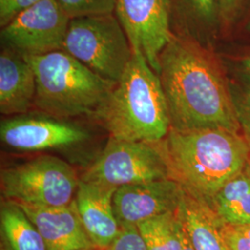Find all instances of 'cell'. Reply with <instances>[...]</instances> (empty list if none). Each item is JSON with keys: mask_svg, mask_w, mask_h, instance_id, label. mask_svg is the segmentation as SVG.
<instances>
[{"mask_svg": "<svg viewBox=\"0 0 250 250\" xmlns=\"http://www.w3.org/2000/svg\"><path fill=\"white\" fill-rule=\"evenodd\" d=\"M117 188L80 179L75 194L81 221L95 247L106 250L121 231L113 207Z\"/></svg>", "mask_w": 250, "mask_h": 250, "instance_id": "7c38bea8", "label": "cell"}, {"mask_svg": "<svg viewBox=\"0 0 250 250\" xmlns=\"http://www.w3.org/2000/svg\"><path fill=\"white\" fill-rule=\"evenodd\" d=\"M41 0H0V26L4 27L19 13Z\"/></svg>", "mask_w": 250, "mask_h": 250, "instance_id": "cb8c5ba5", "label": "cell"}, {"mask_svg": "<svg viewBox=\"0 0 250 250\" xmlns=\"http://www.w3.org/2000/svg\"><path fill=\"white\" fill-rule=\"evenodd\" d=\"M0 223L9 250H47L36 225L17 203L7 200L1 204Z\"/></svg>", "mask_w": 250, "mask_h": 250, "instance_id": "ac0fdd59", "label": "cell"}, {"mask_svg": "<svg viewBox=\"0 0 250 250\" xmlns=\"http://www.w3.org/2000/svg\"><path fill=\"white\" fill-rule=\"evenodd\" d=\"M178 215L194 250H229L222 232L223 222L208 204L186 193Z\"/></svg>", "mask_w": 250, "mask_h": 250, "instance_id": "2e32d148", "label": "cell"}, {"mask_svg": "<svg viewBox=\"0 0 250 250\" xmlns=\"http://www.w3.org/2000/svg\"><path fill=\"white\" fill-rule=\"evenodd\" d=\"M117 0H57L71 19L115 13Z\"/></svg>", "mask_w": 250, "mask_h": 250, "instance_id": "44dd1931", "label": "cell"}, {"mask_svg": "<svg viewBox=\"0 0 250 250\" xmlns=\"http://www.w3.org/2000/svg\"><path fill=\"white\" fill-rule=\"evenodd\" d=\"M161 145L169 177L209 207L219 190L247 168L250 158L247 138L224 128H170Z\"/></svg>", "mask_w": 250, "mask_h": 250, "instance_id": "7a4b0ae2", "label": "cell"}, {"mask_svg": "<svg viewBox=\"0 0 250 250\" xmlns=\"http://www.w3.org/2000/svg\"><path fill=\"white\" fill-rule=\"evenodd\" d=\"M210 208L224 224H250V175L246 169L219 190Z\"/></svg>", "mask_w": 250, "mask_h": 250, "instance_id": "e0dca14e", "label": "cell"}, {"mask_svg": "<svg viewBox=\"0 0 250 250\" xmlns=\"http://www.w3.org/2000/svg\"><path fill=\"white\" fill-rule=\"evenodd\" d=\"M24 57L36 73L34 106L49 116L95 117L116 85L64 50Z\"/></svg>", "mask_w": 250, "mask_h": 250, "instance_id": "277c9868", "label": "cell"}, {"mask_svg": "<svg viewBox=\"0 0 250 250\" xmlns=\"http://www.w3.org/2000/svg\"><path fill=\"white\" fill-rule=\"evenodd\" d=\"M115 15L133 51L142 53L158 73L160 55L173 35L170 0H117Z\"/></svg>", "mask_w": 250, "mask_h": 250, "instance_id": "9c48e42d", "label": "cell"}, {"mask_svg": "<svg viewBox=\"0 0 250 250\" xmlns=\"http://www.w3.org/2000/svg\"><path fill=\"white\" fill-rule=\"evenodd\" d=\"M0 138L13 149L40 151L79 145L89 138V134L62 119L21 114L1 122Z\"/></svg>", "mask_w": 250, "mask_h": 250, "instance_id": "30bf717a", "label": "cell"}, {"mask_svg": "<svg viewBox=\"0 0 250 250\" xmlns=\"http://www.w3.org/2000/svg\"><path fill=\"white\" fill-rule=\"evenodd\" d=\"M36 73L24 56L2 47L0 54V112L7 116L26 113L35 105Z\"/></svg>", "mask_w": 250, "mask_h": 250, "instance_id": "5bb4252c", "label": "cell"}, {"mask_svg": "<svg viewBox=\"0 0 250 250\" xmlns=\"http://www.w3.org/2000/svg\"><path fill=\"white\" fill-rule=\"evenodd\" d=\"M183 250H195L194 248L192 247L191 243L188 240V238L187 237L185 232H184V247H183Z\"/></svg>", "mask_w": 250, "mask_h": 250, "instance_id": "4316f807", "label": "cell"}, {"mask_svg": "<svg viewBox=\"0 0 250 250\" xmlns=\"http://www.w3.org/2000/svg\"><path fill=\"white\" fill-rule=\"evenodd\" d=\"M222 232L229 250H250V224L223 223Z\"/></svg>", "mask_w": 250, "mask_h": 250, "instance_id": "7402d4cb", "label": "cell"}, {"mask_svg": "<svg viewBox=\"0 0 250 250\" xmlns=\"http://www.w3.org/2000/svg\"></svg>", "mask_w": 250, "mask_h": 250, "instance_id": "f546056e", "label": "cell"}, {"mask_svg": "<svg viewBox=\"0 0 250 250\" xmlns=\"http://www.w3.org/2000/svg\"><path fill=\"white\" fill-rule=\"evenodd\" d=\"M136 227L147 250H183L184 229L178 210L148 219Z\"/></svg>", "mask_w": 250, "mask_h": 250, "instance_id": "d6986e66", "label": "cell"}, {"mask_svg": "<svg viewBox=\"0 0 250 250\" xmlns=\"http://www.w3.org/2000/svg\"><path fill=\"white\" fill-rule=\"evenodd\" d=\"M80 179L72 166L54 156H39L1 170L2 195L19 205L36 208L69 206Z\"/></svg>", "mask_w": 250, "mask_h": 250, "instance_id": "8992f818", "label": "cell"}, {"mask_svg": "<svg viewBox=\"0 0 250 250\" xmlns=\"http://www.w3.org/2000/svg\"><path fill=\"white\" fill-rule=\"evenodd\" d=\"M110 137L158 143L170 132L169 110L161 80L140 52L94 117Z\"/></svg>", "mask_w": 250, "mask_h": 250, "instance_id": "3957f363", "label": "cell"}, {"mask_svg": "<svg viewBox=\"0 0 250 250\" xmlns=\"http://www.w3.org/2000/svg\"><path fill=\"white\" fill-rule=\"evenodd\" d=\"M229 89L240 131L250 144V84L229 80Z\"/></svg>", "mask_w": 250, "mask_h": 250, "instance_id": "ffe728a7", "label": "cell"}, {"mask_svg": "<svg viewBox=\"0 0 250 250\" xmlns=\"http://www.w3.org/2000/svg\"><path fill=\"white\" fill-rule=\"evenodd\" d=\"M248 30H249V32L250 33V21L249 22V24H248Z\"/></svg>", "mask_w": 250, "mask_h": 250, "instance_id": "f1b7e54d", "label": "cell"}, {"mask_svg": "<svg viewBox=\"0 0 250 250\" xmlns=\"http://www.w3.org/2000/svg\"><path fill=\"white\" fill-rule=\"evenodd\" d=\"M158 75L171 129L240 132L229 80L208 47L173 34L160 55Z\"/></svg>", "mask_w": 250, "mask_h": 250, "instance_id": "6da1fadb", "label": "cell"}, {"mask_svg": "<svg viewBox=\"0 0 250 250\" xmlns=\"http://www.w3.org/2000/svg\"><path fill=\"white\" fill-rule=\"evenodd\" d=\"M70 21L57 0H41L2 27V45L22 56L63 50Z\"/></svg>", "mask_w": 250, "mask_h": 250, "instance_id": "ba28073f", "label": "cell"}, {"mask_svg": "<svg viewBox=\"0 0 250 250\" xmlns=\"http://www.w3.org/2000/svg\"><path fill=\"white\" fill-rule=\"evenodd\" d=\"M106 250H147L138 228L134 225L121 227L114 241Z\"/></svg>", "mask_w": 250, "mask_h": 250, "instance_id": "603a6c76", "label": "cell"}, {"mask_svg": "<svg viewBox=\"0 0 250 250\" xmlns=\"http://www.w3.org/2000/svg\"><path fill=\"white\" fill-rule=\"evenodd\" d=\"M63 50L105 80H121L134 51L115 13L71 19Z\"/></svg>", "mask_w": 250, "mask_h": 250, "instance_id": "5b68a950", "label": "cell"}, {"mask_svg": "<svg viewBox=\"0 0 250 250\" xmlns=\"http://www.w3.org/2000/svg\"><path fill=\"white\" fill-rule=\"evenodd\" d=\"M222 24L230 23L240 9L242 0H217Z\"/></svg>", "mask_w": 250, "mask_h": 250, "instance_id": "484cf974", "label": "cell"}, {"mask_svg": "<svg viewBox=\"0 0 250 250\" xmlns=\"http://www.w3.org/2000/svg\"><path fill=\"white\" fill-rule=\"evenodd\" d=\"M234 79L250 84V54L228 62Z\"/></svg>", "mask_w": 250, "mask_h": 250, "instance_id": "d4e9b609", "label": "cell"}, {"mask_svg": "<svg viewBox=\"0 0 250 250\" xmlns=\"http://www.w3.org/2000/svg\"><path fill=\"white\" fill-rule=\"evenodd\" d=\"M20 206L36 225L47 250H98L83 225L74 199L60 208Z\"/></svg>", "mask_w": 250, "mask_h": 250, "instance_id": "4fadbf2b", "label": "cell"}, {"mask_svg": "<svg viewBox=\"0 0 250 250\" xmlns=\"http://www.w3.org/2000/svg\"><path fill=\"white\" fill-rule=\"evenodd\" d=\"M246 170H247V171L249 172V174L250 175V161H249V162H248V165H247V168H246Z\"/></svg>", "mask_w": 250, "mask_h": 250, "instance_id": "83f0119b", "label": "cell"}, {"mask_svg": "<svg viewBox=\"0 0 250 250\" xmlns=\"http://www.w3.org/2000/svg\"><path fill=\"white\" fill-rule=\"evenodd\" d=\"M172 33L208 48L221 23L217 0H170Z\"/></svg>", "mask_w": 250, "mask_h": 250, "instance_id": "9a60e30c", "label": "cell"}, {"mask_svg": "<svg viewBox=\"0 0 250 250\" xmlns=\"http://www.w3.org/2000/svg\"><path fill=\"white\" fill-rule=\"evenodd\" d=\"M170 178L161 142L127 141L109 136L105 148L81 180L120 188Z\"/></svg>", "mask_w": 250, "mask_h": 250, "instance_id": "52a82bcc", "label": "cell"}, {"mask_svg": "<svg viewBox=\"0 0 250 250\" xmlns=\"http://www.w3.org/2000/svg\"><path fill=\"white\" fill-rule=\"evenodd\" d=\"M186 192L170 178L117 188L113 207L121 227L134 225L157 216L176 212Z\"/></svg>", "mask_w": 250, "mask_h": 250, "instance_id": "8fae6325", "label": "cell"}]
</instances>
